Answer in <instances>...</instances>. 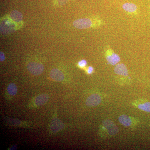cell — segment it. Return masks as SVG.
Here are the masks:
<instances>
[{"instance_id": "cell-1", "label": "cell", "mask_w": 150, "mask_h": 150, "mask_svg": "<svg viewBox=\"0 0 150 150\" xmlns=\"http://www.w3.org/2000/svg\"><path fill=\"white\" fill-rule=\"evenodd\" d=\"M28 70L33 75L38 76L40 75L44 70V67L42 64L36 62H31L27 65Z\"/></svg>"}, {"instance_id": "cell-2", "label": "cell", "mask_w": 150, "mask_h": 150, "mask_svg": "<svg viewBox=\"0 0 150 150\" xmlns=\"http://www.w3.org/2000/svg\"><path fill=\"white\" fill-rule=\"evenodd\" d=\"M15 25L13 23L8 19L1 22V31L4 34H9L15 30Z\"/></svg>"}, {"instance_id": "cell-3", "label": "cell", "mask_w": 150, "mask_h": 150, "mask_svg": "<svg viewBox=\"0 0 150 150\" xmlns=\"http://www.w3.org/2000/svg\"><path fill=\"white\" fill-rule=\"evenodd\" d=\"M73 25L78 29H86L91 27L92 22L91 20L89 18L79 19L74 22Z\"/></svg>"}, {"instance_id": "cell-4", "label": "cell", "mask_w": 150, "mask_h": 150, "mask_svg": "<svg viewBox=\"0 0 150 150\" xmlns=\"http://www.w3.org/2000/svg\"><path fill=\"white\" fill-rule=\"evenodd\" d=\"M103 124L107 130L108 133L110 136H113L118 133V128L112 121L108 120H104L103 122Z\"/></svg>"}, {"instance_id": "cell-5", "label": "cell", "mask_w": 150, "mask_h": 150, "mask_svg": "<svg viewBox=\"0 0 150 150\" xmlns=\"http://www.w3.org/2000/svg\"><path fill=\"white\" fill-rule=\"evenodd\" d=\"M64 127V124L57 118H54L52 120L50 126L51 131L54 133L61 131Z\"/></svg>"}, {"instance_id": "cell-6", "label": "cell", "mask_w": 150, "mask_h": 150, "mask_svg": "<svg viewBox=\"0 0 150 150\" xmlns=\"http://www.w3.org/2000/svg\"><path fill=\"white\" fill-rule=\"evenodd\" d=\"M101 101V97L98 94H93L88 98L86 105L89 107L96 106L99 105Z\"/></svg>"}, {"instance_id": "cell-7", "label": "cell", "mask_w": 150, "mask_h": 150, "mask_svg": "<svg viewBox=\"0 0 150 150\" xmlns=\"http://www.w3.org/2000/svg\"><path fill=\"white\" fill-rule=\"evenodd\" d=\"M50 77L56 81H62L64 79V76L60 70L57 69H54L51 71Z\"/></svg>"}, {"instance_id": "cell-8", "label": "cell", "mask_w": 150, "mask_h": 150, "mask_svg": "<svg viewBox=\"0 0 150 150\" xmlns=\"http://www.w3.org/2000/svg\"><path fill=\"white\" fill-rule=\"evenodd\" d=\"M114 72L116 74L126 76L129 75L127 67L123 64H120L116 65L114 69Z\"/></svg>"}, {"instance_id": "cell-9", "label": "cell", "mask_w": 150, "mask_h": 150, "mask_svg": "<svg viewBox=\"0 0 150 150\" xmlns=\"http://www.w3.org/2000/svg\"><path fill=\"white\" fill-rule=\"evenodd\" d=\"M49 99V96L46 94H42L35 98V104L37 106H40L46 104Z\"/></svg>"}, {"instance_id": "cell-10", "label": "cell", "mask_w": 150, "mask_h": 150, "mask_svg": "<svg viewBox=\"0 0 150 150\" xmlns=\"http://www.w3.org/2000/svg\"><path fill=\"white\" fill-rule=\"evenodd\" d=\"M106 60L110 65L114 66L119 63L121 59L118 54L112 53L106 56Z\"/></svg>"}, {"instance_id": "cell-11", "label": "cell", "mask_w": 150, "mask_h": 150, "mask_svg": "<svg viewBox=\"0 0 150 150\" xmlns=\"http://www.w3.org/2000/svg\"><path fill=\"white\" fill-rule=\"evenodd\" d=\"M118 121L122 125L126 127H129L132 124L131 118L129 116L126 115H121L118 118Z\"/></svg>"}, {"instance_id": "cell-12", "label": "cell", "mask_w": 150, "mask_h": 150, "mask_svg": "<svg viewBox=\"0 0 150 150\" xmlns=\"http://www.w3.org/2000/svg\"><path fill=\"white\" fill-rule=\"evenodd\" d=\"M123 8L126 11L129 13H134L137 10V6L131 3H126L123 4Z\"/></svg>"}, {"instance_id": "cell-13", "label": "cell", "mask_w": 150, "mask_h": 150, "mask_svg": "<svg viewBox=\"0 0 150 150\" xmlns=\"http://www.w3.org/2000/svg\"><path fill=\"white\" fill-rule=\"evenodd\" d=\"M10 17L13 21L19 22L22 20L23 15L21 13L18 11H13L11 13Z\"/></svg>"}, {"instance_id": "cell-14", "label": "cell", "mask_w": 150, "mask_h": 150, "mask_svg": "<svg viewBox=\"0 0 150 150\" xmlns=\"http://www.w3.org/2000/svg\"><path fill=\"white\" fill-rule=\"evenodd\" d=\"M7 91L11 95H16L17 93V88L16 85L13 83L10 84L8 86Z\"/></svg>"}, {"instance_id": "cell-15", "label": "cell", "mask_w": 150, "mask_h": 150, "mask_svg": "<svg viewBox=\"0 0 150 150\" xmlns=\"http://www.w3.org/2000/svg\"><path fill=\"white\" fill-rule=\"evenodd\" d=\"M138 108L140 110L150 112V102H146L139 105Z\"/></svg>"}, {"instance_id": "cell-16", "label": "cell", "mask_w": 150, "mask_h": 150, "mask_svg": "<svg viewBox=\"0 0 150 150\" xmlns=\"http://www.w3.org/2000/svg\"><path fill=\"white\" fill-rule=\"evenodd\" d=\"M78 65L80 67L83 68V67H86V66L87 62L85 60H81L80 62H79Z\"/></svg>"}, {"instance_id": "cell-17", "label": "cell", "mask_w": 150, "mask_h": 150, "mask_svg": "<svg viewBox=\"0 0 150 150\" xmlns=\"http://www.w3.org/2000/svg\"><path fill=\"white\" fill-rule=\"evenodd\" d=\"M69 0H57V2L59 6H62L64 5Z\"/></svg>"}, {"instance_id": "cell-18", "label": "cell", "mask_w": 150, "mask_h": 150, "mask_svg": "<svg viewBox=\"0 0 150 150\" xmlns=\"http://www.w3.org/2000/svg\"><path fill=\"white\" fill-rule=\"evenodd\" d=\"M5 59V56L3 52L1 51L0 52V61L1 62H2Z\"/></svg>"}, {"instance_id": "cell-19", "label": "cell", "mask_w": 150, "mask_h": 150, "mask_svg": "<svg viewBox=\"0 0 150 150\" xmlns=\"http://www.w3.org/2000/svg\"><path fill=\"white\" fill-rule=\"evenodd\" d=\"M93 71V69L92 67H89L88 69L87 72L88 74H91Z\"/></svg>"}]
</instances>
